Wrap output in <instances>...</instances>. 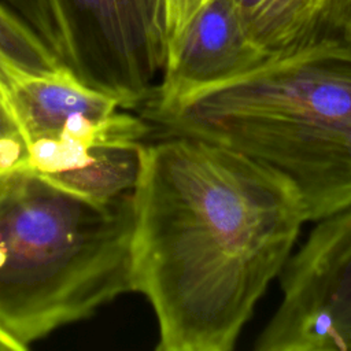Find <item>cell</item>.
<instances>
[{
	"label": "cell",
	"mask_w": 351,
	"mask_h": 351,
	"mask_svg": "<svg viewBox=\"0 0 351 351\" xmlns=\"http://www.w3.org/2000/svg\"><path fill=\"white\" fill-rule=\"evenodd\" d=\"M64 71L69 70L41 36L14 8L0 3V100L7 110L12 78Z\"/></svg>",
	"instance_id": "cell-10"
},
{
	"label": "cell",
	"mask_w": 351,
	"mask_h": 351,
	"mask_svg": "<svg viewBox=\"0 0 351 351\" xmlns=\"http://www.w3.org/2000/svg\"><path fill=\"white\" fill-rule=\"evenodd\" d=\"M270 55L248 36L234 0H208L167 43L162 80L144 104L148 122L191 96L239 78Z\"/></svg>",
	"instance_id": "cell-6"
},
{
	"label": "cell",
	"mask_w": 351,
	"mask_h": 351,
	"mask_svg": "<svg viewBox=\"0 0 351 351\" xmlns=\"http://www.w3.org/2000/svg\"><path fill=\"white\" fill-rule=\"evenodd\" d=\"M151 122L234 149L296 192L306 222L351 206V40L269 58Z\"/></svg>",
	"instance_id": "cell-2"
},
{
	"label": "cell",
	"mask_w": 351,
	"mask_h": 351,
	"mask_svg": "<svg viewBox=\"0 0 351 351\" xmlns=\"http://www.w3.org/2000/svg\"><path fill=\"white\" fill-rule=\"evenodd\" d=\"M208 0H163L167 43L174 38L189 19Z\"/></svg>",
	"instance_id": "cell-11"
},
{
	"label": "cell",
	"mask_w": 351,
	"mask_h": 351,
	"mask_svg": "<svg viewBox=\"0 0 351 351\" xmlns=\"http://www.w3.org/2000/svg\"><path fill=\"white\" fill-rule=\"evenodd\" d=\"M0 351H15L12 343L0 332Z\"/></svg>",
	"instance_id": "cell-13"
},
{
	"label": "cell",
	"mask_w": 351,
	"mask_h": 351,
	"mask_svg": "<svg viewBox=\"0 0 351 351\" xmlns=\"http://www.w3.org/2000/svg\"><path fill=\"white\" fill-rule=\"evenodd\" d=\"M12 134H21V133L10 111L7 110L4 103L0 100V138L12 136Z\"/></svg>",
	"instance_id": "cell-12"
},
{
	"label": "cell",
	"mask_w": 351,
	"mask_h": 351,
	"mask_svg": "<svg viewBox=\"0 0 351 351\" xmlns=\"http://www.w3.org/2000/svg\"><path fill=\"white\" fill-rule=\"evenodd\" d=\"M250 38L278 56L351 40V0H234Z\"/></svg>",
	"instance_id": "cell-7"
},
{
	"label": "cell",
	"mask_w": 351,
	"mask_h": 351,
	"mask_svg": "<svg viewBox=\"0 0 351 351\" xmlns=\"http://www.w3.org/2000/svg\"><path fill=\"white\" fill-rule=\"evenodd\" d=\"M132 291L159 351H232L306 222L291 184L228 147L144 144L133 189Z\"/></svg>",
	"instance_id": "cell-1"
},
{
	"label": "cell",
	"mask_w": 351,
	"mask_h": 351,
	"mask_svg": "<svg viewBox=\"0 0 351 351\" xmlns=\"http://www.w3.org/2000/svg\"><path fill=\"white\" fill-rule=\"evenodd\" d=\"M10 111L26 147L58 137L73 119H107L122 107L114 97L80 82L70 71L56 75H16L10 85Z\"/></svg>",
	"instance_id": "cell-8"
},
{
	"label": "cell",
	"mask_w": 351,
	"mask_h": 351,
	"mask_svg": "<svg viewBox=\"0 0 351 351\" xmlns=\"http://www.w3.org/2000/svg\"><path fill=\"white\" fill-rule=\"evenodd\" d=\"M58 56L84 85L123 110L148 101L163 71L167 33L163 0H45Z\"/></svg>",
	"instance_id": "cell-4"
},
{
	"label": "cell",
	"mask_w": 351,
	"mask_h": 351,
	"mask_svg": "<svg viewBox=\"0 0 351 351\" xmlns=\"http://www.w3.org/2000/svg\"><path fill=\"white\" fill-rule=\"evenodd\" d=\"M132 193L108 200L0 176V332L15 351L132 291Z\"/></svg>",
	"instance_id": "cell-3"
},
{
	"label": "cell",
	"mask_w": 351,
	"mask_h": 351,
	"mask_svg": "<svg viewBox=\"0 0 351 351\" xmlns=\"http://www.w3.org/2000/svg\"><path fill=\"white\" fill-rule=\"evenodd\" d=\"M255 351H351V206L315 222L288 258Z\"/></svg>",
	"instance_id": "cell-5"
},
{
	"label": "cell",
	"mask_w": 351,
	"mask_h": 351,
	"mask_svg": "<svg viewBox=\"0 0 351 351\" xmlns=\"http://www.w3.org/2000/svg\"><path fill=\"white\" fill-rule=\"evenodd\" d=\"M143 145L144 143L97 145L92 160L85 166L45 177L70 191L99 200L128 195L133 192L138 178Z\"/></svg>",
	"instance_id": "cell-9"
}]
</instances>
